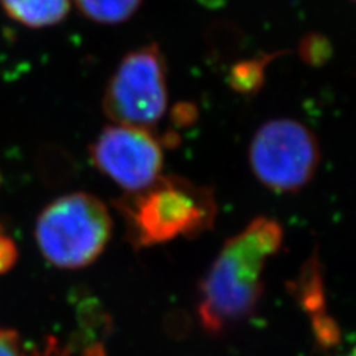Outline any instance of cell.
<instances>
[{
    "label": "cell",
    "mask_w": 356,
    "mask_h": 356,
    "mask_svg": "<svg viewBox=\"0 0 356 356\" xmlns=\"http://www.w3.org/2000/svg\"><path fill=\"white\" fill-rule=\"evenodd\" d=\"M81 13L99 24H120L128 21L143 0H74Z\"/></svg>",
    "instance_id": "obj_8"
},
{
    "label": "cell",
    "mask_w": 356,
    "mask_h": 356,
    "mask_svg": "<svg viewBox=\"0 0 356 356\" xmlns=\"http://www.w3.org/2000/svg\"><path fill=\"white\" fill-rule=\"evenodd\" d=\"M168 106L166 64L158 44L127 54L110 77L103 108L115 125L150 131Z\"/></svg>",
    "instance_id": "obj_5"
},
{
    "label": "cell",
    "mask_w": 356,
    "mask_h": 356,
    "mask_svg": "<svg viewBox=\"0 0 356 356\" xmlns=\"http://www.w3.org/2000/svg\"><path fill=\"white\" fill-rule=\"evenodd\" d=\"M118 209L134 247L147 248L178 236L193 238L214 226L213 191L180 177H161L152 186L127 193Z\"/></svg>",
    "instance_id": "obj_2"
},
{
    "label": "cell",
    "mask_w": 356,
    "mask_h": 356,
    "mask_svg": "<svg viewBox=\"0 0 356 356\" xmlns=\"http://www.w3.org/2000/svg\"><path fill=\"white\" fill-rule=\"evenodd\" d=\"M269 58H254L239 63L230 73V85L242 94L254 92L263 83L264 67Z\"/></svg>",
    "instance_id": "obj_9"
},
{
    "label": "cell",
    "mask_w": 356,
    "mask_h": 356,
    "mask_svg": "<svg viewBox=\"0 0 356 356\" xmlns=\"http://www.w3.org/2000/svg\"><path fill=\"white\" fill-rule=\"evenodd\" d=\"M300 55L306 63L321 65L331 57V44L325 38L310 35L300 43Z\"/></svg>",
    "instance_id": "obj_10"
},
{
    "label": "cell",
    "mask_w": 356,
    "mask_h": 356,
    "mask_svg": "<svg viewBox=\"0 0 356 356\" xmlns=\"http://www.w3.org/2000/svg\"><path fill=\"white\" fill-rule=\"evenodd\" d=\"M282 241L280 222L257 217L222 245L199 288L197 315L207 332H222L252 314L263 294L266 264Z\"/></svg>",
    "instance_id": "obj_1"
},
{
    "label": "cell",
    "mask_w": 356,
    "mask_h": 356,
    "mask_svg": "<svg viewBox=\"0 0 356 356\" xmlns=\"http://www.w3.org/2000/svg\"><path fill=\"white\" fill-rule=\"evenodd\" d=\"M0 356H24L14 331H0Z\"/></svg>",
    "instance_id": "obj_12"
},
{
    "label": "cell",
    "mask_w": 356,
    "mask_h": 356,
    "mask_svg": "<svg viewBox=\"0 0 356 356\" xmlns=\"http://www.w3.org/2000/svg\"><path fill=\"white\" fill-rule=\"evenodd\" d=\"M0 2L10 18L33 29L58 24L70 10V0H0Z\"/></svg>",
    "instance_id": "obj_7"
},
{
    "label": "cell",
    "mask_w": 356,
    "mask_h": 356,
    "mask_svg": "<svg viewBox=\"0 0 356 356\" xmlns=\"http://www.w3.org/2000/svg\"><path fill=\"white\" fill-rule=\"evenodd\" d=\"M18 259V251L14 241L0 235V275L8 273L13 269Z\"/></svg>",
    "instance_id": "obj_11"
},
{
    "label": "cell",
    "mask_w": 356,
    "mask_h": 356,
    "mask_svg": "<svg viewBox=\"0 0 356 356\" xmlns=\"http://www.w3.org/2000/svg\"><path fill=\"white\" fill-rule=\"evenodd\" d=\"M349 356H353V352H352V353H350V355H349Z\"/></svg>",
    "instance_id": "obj_13"
},
{
    "label": "cell",
    "mask_w": 356,
    "mask_h": 356,
    "mask_svg": "<svg viewBox=\"0 0 356 356\" xmlns=\"http://www.w3.org/2000/svg\"><path fill=\"white\" fill-rule=\"evenodd\" d=\"M97 170L127 193H136L162 177L163 150L147 129L110 125L91 146Z\"/></svg>",
    "instance_id": "obj_6"
},
{
    "label": "cell",
    "mask_w": 356,
    "mask_h": 356,
    "mask_svg": "<svg viewBox=\"0 0 356 356\" xmlns=\"http://www.w3.org/2000/svg\"><path fill=\"white\" fill-rule=\"evenodd\" d=\"M250 166L255 178L272 192L296 193L315 177L321 162L319 143L302 122L267 120L250 144Z\"/></svg>",
    "instance_id": "obj_4"
},
{
    "label": "cell",
    "mask_w": 356,
    "mask_h": 356,
    "mask_svg": "<svg viewBox=\"0 0 356 356\" xmlns=\"http://www.w3.org/2000/svg\"><path fill=\"white\" fill-rule=\"evenodd\" d=\"M113 218L97 196L77 192L55 199L36 222V242L43 257L60 269H82L106 250Z\"/></svg>",
    "instance_id": "obj_3"
}]
</instances>
